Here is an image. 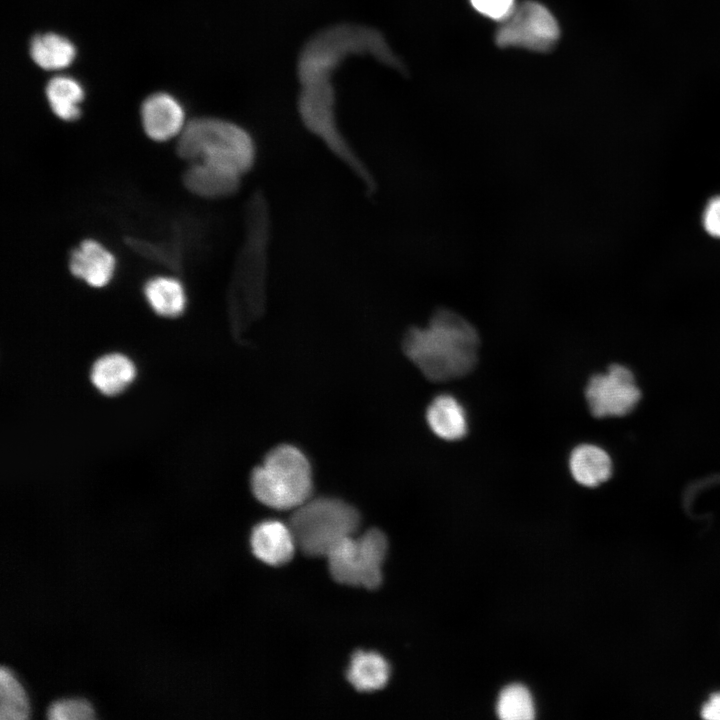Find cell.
Instances as JSON below:
<instances>
[{"label":"cell","instance_id":"cell-1","mask_svg":"<svg viewBox=\"0 0 720 720\" xmlns=\"http://www.w3.org/2000/svg\"><path fill=\"white\" fill-rule=\"evenodd\" d=\"M479 344V335L469 321L456 312L440 309L427 326L407 331L402 348L428 380L444 382L472 371Z\"/></svg>","mask_w":720,"mask_h":720},{"label":"cell","instance_id":"cell-2","mask_svg":"<svg viewBox=\"0 0 720 720\" xmlns=\"http://www.w3.org/2000/svg\"><path fill=\"white\" fill-rule=\"evenodd\" d=\"M272 242V214L261 191H254L245 206L244 237L232 278V316L240 329L265 311Z\"/></svg>","mask_w":720,"mask_h":720},{"label":"cell","instance_id":"cell-3","mask_svg":"<svg viewBox=\"0 0 720 720\" xmlns=\"http://www.w3.org/2000/svg\"><path fill=\"white\" fill-rule=\"evenodd\" d=\"M365 54L393 68H402L380 32L367 26L341 24L318 32L304 45L297 62L299 81L332 79L346 58Z\"/></svg>","mask_w":720,"mask_h":720},{"label":"cell","instance_id":"cell-4","mask_svg":"<svg viewBox=\"0 0 720 720\" xmlns=\"http://www.w3.org/2000/svg\"><path fill=\"white\" fill-rule=\"evenodd\" d=\"M177 152L190 163L205 162L242 177L254 168L258 154L249 130L215 117H201L185 124Z\"/></svg>","mask_w":720,"mask_h":720},{"label":"cell","instance_id":"cell-5","mask_svg":"<svg viewBox=\"0 0 720 720\" xmlns=\"http://www.w3.org/2000/svg\"><path fill=\"white\" fill-rule=\"evenodd\" d=\"M250 485L254 496L264 505L279 510H294L310 499V463L297 447L279 445L254 468Z\"/></svg>","mask_w":720,"mask_h":720},{"label":"cell","instance_id":"cell-6","mask_svg":"<svg viewBox=\"0 0 720 720\" xmlns=\"http://www.w3.org/2000/svg\"><path fill=\"white\" fill-rule=\"evenodd\" d=\"M359 524L353 506L328 497L308 499L294 509L288 523L297 548L313 557H326L342 540L355 535Z\"/></svg>","mask_w":720,"mask_h":720},{"label":"cell","instance_id":"cell-7","mask_svg":"<svg viewBox=\"0 0 720 720\" xmlns=\"http://www.w3.org/2000/svg\"><path fill=\"white\" fill-rule=\"evenodd\" d=\"M388 542L383 532L371 529L337 544L326 556L329 571L339 583L375 589L382 582V565Z\"/></svg>","mask_w":720,"mask_h":720},{"label":"cell","instance_id":"cell-8","mask_svg":"<svg viewBox=\"0 0 720 720\" xmlns=\"http://www.w3.org/2000/svg\"><path fill=\"white\" fill-rule=\"evenodd\" d=\"M559 35L560 29L552 13L538 2L525 1L516 5L508 18L501 22L495 40L503 48L546 52L554 47Z\"/></svg>","mask_w":720,"mask_h":720},{"label":"cell","instance_id":"cell-9","mask_svg":"<svg viewBox=\"0 0 720 720\" xmlns=\"http://www.w3.org/2000/svg\"><path fill=\"white\" fill-rule=\"evenodd\" d=\"M585 397L594 416H623L638 403L640 390L631 371L615 364L610 366L607 372L593 375L589 379Z\"/></svg>","mask_w":720,"mask_h":720},{"label":"cell","instance_id":"cell-10","mask_svg":"<svg viewBox=\"0 0 720 720\" xmlns=\"http://www.w3.org/2000/svg\"><path fill=\"white\" fill-rule=\"evenodd\" d=\"M141 118L146 134L156 141L171 139L185 126L182 106L167 93H155L146 98L141 107Z\"/></svg>","mask_w":720,"mask_h":720},{"label":"cell","instance_id":"cell-11","mask_svg":"<svg viewBox=\"0 0 720 720\" xmlns=\"http://www.w3.org/2000/svg\"><path fill=\"white\" fill-rule=\"evenodd\" d=\"M254 555L266 564L278 566L290 561L297 549L289 525L277 520L257 524L251 533Z\"/></svg>","mask_w":720,"mask_h":720},{"label":"cell","instance_id":"cell-12","mask_svg":"<svg viewBox=\"0 0 720 720\" xmlns=\"http://www.w3.org/2000/svg\"><path fill=\"white\" fill-rule=\"evenodd\" d=\"M243 177L205 162H192L184 173V184L193 194L206 199L233 196L241 187Z\"/></svg>","mask_w":720,"mask_h":720},{"label":"cell","instance_id":"cell-13","mask_svg":"<svg viewBox=\"0 0 720 720\" xmlns=\"http://www.w3.org/2000/svg\"><path fill=\"white\" fill-rule=\"evenodd\" d=\"M69 266L72 274L92 287H103L112 278L115 258L99 242L88 239L73 250Z\"/></svg>","mask_w":720,"mask_h":720},{"label":"cell","instance_id":"cell-14","mask_svg":"<svg viewBox=\"0 0 720 720\" xmlns=\"http://www.w3.org/2000/svg\"><path fill=\"white\" fill-rule=\"evenodd\" d=\"M135 377L134 363L120 353H110L98 358L90 372V379L94 387L107 396L124 391Z\"/></svg>","mask_w":720,"mask_h":720},{"label":"cell","instance_id":"cell-15","mask_svg":"<svg viewBox=\"0 0 720 720\" xmlns=\"http://www.w3.org/2000/svg\"><path fill=\"white\" fill-rule=\"evenodd\" d=\"M426 420L432 432L447 441L462 439L467 433L464 408L453 396L435 397L426 411Z\"/></svg>","mask_w":720,"mask_h":720},{"label":"cell","instance_id":"cell-16","mask_svg":"<svg viewBox=\"0 0 720 720\" xmlns=\"http://www.w3.org/2000/svg\"><path fill=\"white\" fill-rule=\"evenodd\" d=\"M569 468L578 483L587 487H595L610 477L612 463L609 455L602 448L591 444H582L571 452Z\"/></svg>","mask_w":720,"mask_h":720},{"label":"cell","instance_id":"cell-17","mask_svg":"<svg viewBox=\"0 0 720 720\" xmlns=\"http://www.w3.org/2000/svg\"><path fill=\"white\" fill-rule=\"evenodd\" d=\"M390 677L388 662L375 652H356L347 670V679L360 692L384 688Z\"/></svg>","mask_w":720,"mask_h":720},{"label":"cell","instance_id":"cell-18","mask_svg":"<svg viewBox=\"0 0 720 720\" xmlns=\"http://www.w3.org/2000/svg\"><path fill=\"white\" fill-rule=\"evenodd\" d=\"M144 295L152 310L163 317H177L186 306L184 287L172 277L158 276L148 280Z\"/></svg>","mask_w":720,"mask_h":720},{"label":"cell","instance_id":"cell-19","mask_svg":"<svg viewBox=\"0 0 720 720\" xmlns=\"http://www.w3.org/2000/svg\"><path fill=\"white\" fill-rule=\"evenodd\" d=\"M30 54L33 61L46 70H60L71 64L75 57L74 45L55 33L35 36L31 41Z\"/></svg>","mask_w":720,"mask_h":720},{"label":"cell","instance_id":"cell-20","mask_svg":"<svg viewBox=\"0 0 720 720\" xmlns=\"http://www.w3.org/2000/svg\"><path fill=\"white\" fill-rule=\"evenodd\" d=\"M49 105L56 116L62 120H76L80 114V104L84 98L81 85L68 76H55L46 86Z\"/></svg>","mask_w":720,"mask_h":720},{"label":"cell","instance_id":"cell-21","mask_svg":"<svg viewBox=\"0 0 720 720\" xmlns=\"http://www.w3.org/2000/svg\"><path fill=\"white\" fill-rule=\"evenodd\" d=\"M30 708L26 693L10 669H0V719L24 720Z\"/></svg>","mask_w":720,"mask_h":720},{"label":"cell","instance_id":"cell-22","mask_svg":"<svg viewBox=\"0 0 720 720\" xmlns=\"http://www.w3.org/2000/svg\"><path fill=\"white\" fill-rule=\"evenodd\" d=\"M497 714L502 720H531L535 707L529 690L520 684H512L502 690L497 701Z\"/></svg>","mask_w":720,"mask_h":720},{"label":"cell","instance_id":"cell-23","mask_svg":"<svg viewBox=\"0 0 720 720\" xmlns=\"http://www.w3.org/2000/svg\"><path fill=\"white\" fill-rule=\"evenodd\" d=\"M46 716L51 720H90L95 718L91 704L80 698L60 699L51 703Z\"/></svg>","mask_w":720,"mask_h":720},{"label":"cell","instance_id":"cell-24","mask_svg":"<svg viewBox=\"0 0 720 720\" xmlns=\"http://www.w3.org/2000/svg\"><path fill=\"white\" fill-rule=\"evenodd\" d=\"M471 5L482 15L502 22L512 13L515 0H470Z\"/></svg>","mask_w":720,"mask_h":720},{"label":"cell","instance_id":"cell-25","mask_svg":"<svg viewBox=\"0 0 720 720\" xmlns=\"http://www.w3.org/2000/svg\"><path fill=\"white\" fill-rule=\"evenodd\" d=\"M703 224L711 236L720 238V196L712 198L707 204Z\"/></svg>","mask_w":720,"mask_h":720},{"label":"cell","instance_id":"cell-26","mask_svg":"<svg viewBox=\"0 0 720 720\" xmlns=\"http://www.w3.org/2000/svg\"><path fill=\"white\" fill-rule=\"evenodd\" d=\"M702 717L709 720H720V693H717L704 704Z\"/></svg>","mask_w":720,"mask_h":720}]
</instances>
